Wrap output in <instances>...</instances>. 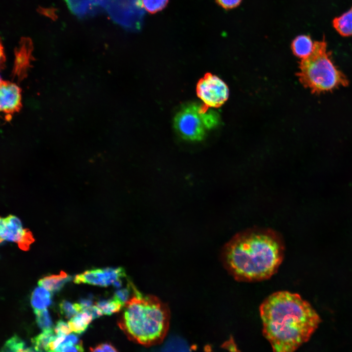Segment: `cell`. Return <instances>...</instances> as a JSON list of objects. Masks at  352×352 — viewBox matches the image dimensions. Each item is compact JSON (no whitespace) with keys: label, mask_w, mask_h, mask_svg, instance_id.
<instances>
[{"label":"cell","mask_w":352,"mask_h":352,"mask_svg":"<svg viewBox=\"0 0 352 352\" xmlns=\"http://www.w3.org/2000/svg\"><path fill=\"white\" fill-rule=\"evenodd\" d=\"M260 313L263 335L274 352H294L309 340L321 321L309 303L287 291L267 297Z\"/></svg>","instance_id":"cell-1"},{"label":"cell","mask_w":352,"mask_h":352,"mask_svg":"<svg viewBox=\"0 0 352 352\" xmlns=\"http://www.w3.org/2000/svg\"><path fill=\"white\" fill-rule=\"evenodd\" d=\"M284 245L280 236L267 228L241 232L224 246L223 258L227 270L237 280L260 281L270 278L282 263Z\"/></svg>","instance_id":"cell-2"},{"label":"cell","mask_w":352,"mask_h":352,"mask_svg":"<svg viewBox=\"0 0 352 352\" xmlns=\"http://www.w3.org/2000/svg\"><path fill=\"white\" fill-rule=\"evenodd\" d=\"M168 305L157 297L143 295L135 288L124 304L117 324L128 338L150 347L161 343L169 327Z\"/></svg>","instance_id":"cell-3"},{"label":"cell","mask_w":352,"mask_h":352,"mask_svg":"<svg viewBox=\"0 0 352 352\" xmlns=\"http://www.w3.org/2000/svg\"><path fill=\"white\" fill-rule=\"evenodd\" d=\"M327 46L324 39L314 42L311 54L300 63L297 73L299 80L314 94L331 91L349 84L346 77L332 62Z\"/></svg>","instance_id":"cell-4"},{"label":"cell","mask_w":352,"mask_h":352,"mask_svg":"<svg viewBox=\"0 0 352 352\" xmlns=\"http://www.w3.org/2000/svg\"><path fill=\"white\" fill-rule=\"evenodd\" d=\"M219 123L217 113L209 110L204 105L196 103L184 106L174 120L177 131L184 138L191 141L202 140L207 132L217 127Z\"/></svg>","instance_id":"cell-5"},{"label":"cell","mask_w":352,"mask_h":352,"mask_svg":"<svg viewBox=\"0 0 352 352\" xmlns=\"http://www.w3.org/2000/svg\"><path fill=\"white\" fill-rule=\"evenodd\" d=\"M197 93L206 107L219 108L228 99L229 89L220 78L207 73L198 83Z\"/></svg>","instance_id":"cell-6"},{"label":"cell","mask_w":352,"mask_h":352,"mask_svg":"<svg viewBox=\"0 0 352 352\" xmlns=\"http://www.w3.org/2000/svg\"><path fill=\"white\" fill-rule=\"evenodd\" d=\"M125 276L124 270L121 267L97 268L76 275L74 282L77 284L84 283L101 286L110 285L117 286L120 279Z\"/></svg>","instance_id":"cell-7"},{"label":"cell","mask_w":352,"mask_h":352,"mask_svg":"<svg viewBox=\"0 0 352 352\" xmlns=\"http://www.w3.org/2000/svg\"><path fill=\"white\" fill-rule=\"evenodd\" d=\"M30 231L22 227L20 219L14 215L0 219V242L7 241L19 243Z\"/></svg>","instance_id":"cell-8"},{"label":"cell","mask_w":352,"mask_h":352,"mask_svg":"<svg viewBox=\"0 0 352 352\" xmlns=\"http://www.w3.org/2000/svg\"><path fill=\"white\" fill-rule=\"evenodd\" d=\"M21 93L19 87L15 84L3 82L0 87V108L5 113L16 111L21 103Z\"/></svg>","instance_id":"cell-9"},{"label":"cell","mask_w":352,"mask_h":352,"mask_svg":"<svg viewBox=\"0 0 352 352\" xmlns=\"http://www.w3.org/2000/svg\"><path fill=\"white\" fill-rule=\"evenodd\" d=\"M314 45L308 35H301L297 36L292 41L291 49L293 54L303 59L309 56L312 53Z\"/></svg>","instance_id":"cell-10"},{"label":"cell","mask_w":352,"mask_h":352,"mask_svg":"<svg viewBox=\"0 0 352 352\" xmlns=\"http://www.w3.org/2000/svg\"><path fill=\"white\" fill-rule=\"evenodd\" d=\"M70 280V277L66 272L61 271L58 275H50L39 280V286L44 287L49 291L60 290L64 285Z\"/></svg>","instance_id":"cell-11"},{"label":"cell","mask_w":352,"mask_h":352,"mask_svg":"<svg viewBox=\"0 0 352 352\" xmlns=\"http://www.w3.org/2000/svg\"><path fill=\"white\" fill-rule=\"evenodd\" d=\"M52 302L50 291L44 287L39 286L32 292L31 304L34 309L46 308Z\"/></svg>","instance_id":"cell-12"},{"label":"cell","mask_w":352,"mask_h":352,"mask_svg":"<svg viewBox=\"0 0 352 352\" xmlns=\"http://www.w3.org/2000/svg\"><path fill=\"white\" fill-rule=\"evenodd\" d=\"M332 24L340 35L344 37L352 36V7L340 16L334 18Z\"/></svg>","instance_id":"cell-13"},{"label":"cell","mask_w":352,"mask_h":352,"mask_svg":"<svg viewBox=\"0 0 352 352\" xmlns=\"http://www.w3.org/2000/svg\"><path fill=\"white\" fill-rule=\"evenodd\" d=\"M92 320L93 318L89 313L83 311L71 318L68 324L72 332L80 334L86 330Z\"/></svg>","instance_id":"cell-14"},{"label":"cell","mask_w":352,"mask_h":352,"mask_svg":"<svg viewBox=\"0 0 352 352\" xmlns=\"http://www.w3.org/2000/svg\"><path fill=\"white\" fill-rule=\"evenodd\" d=\"M55 335L52 329L43 330L42 333L32 338L33 348L36 351L47 352L48 345Z\"/></svg>","instance_id":"cell-15"},{"label":"cell","mask_w":352,"mask_h":352,"mask_svg":"<svg viewBox=\"0 0 352 352\" xmlns=\"http://www.w3.org/2000/svg\"><path fill=\"white\" fill-rule=\"evenodd\" d=\"M124 304L115 296L108 300H102L96 303L97 306L104 314L110 315L119 311L123 308Z\"/></svg>","instance_id":"cell-16"},{"label":"cell","mask_w":352,"mask_h":352,"mask_svg":"<svg viewBox=\"0 0 352 352\" xmlns=\"http://www.w3.org/2000/svg\"><path fill=\"white\" fill-rule=\"evenodd\" d=\"M168 0H138L137 4L151 13L162 10L167 4Z\"/></svg>","instance_id":"cell-17"},{"label":"cell","mask_w":352,"mask_h":352,"mask_svg":"<svg viewBox=\"0 0 352 352\" xmlns=\"http://www.w3.org/2000/svg\"><path fill=\"white\" fill-rule=\"evenodd\" d=\"M61 314L66 318L73 317L76 314L83 311V308L79 303L71 304L68 301L63 300L59 304Z\"/></svg>","instance_id":"cell-18"},{"label":"cell","mask_w":352,"mask_h":352,"mask_svg":"<svg viewBox=\"0 0 352 352\" xmlns=\"http://www.w3.org/2000/svg\"><path fill=\"white\" fill-rule=\"evenodd\" d=\"M26 349L23 341L15 335L5 342L1 352H25Z\"/></svg>","instance_id":"cell-19"},{"label":"cell","mask_w":352,"mask_h":352,"mask_svg":"<svg viewBox=\"0 0 352 352\" xmlns=\"http://www.w3.org/2000/svg\"><path fill=\"white\" fill-rule=\"evenodd\" d=\"M36 322L39 327L43 330L52 329V322L48 310L34 309Z\"/></svg>","instance_id":"cell-20"},{"label":"cell","mask_w":352,"mask_h":352,"mask_svg":"<svg viewBox=\"0 0 352 352\" xmlns=\"http://www.w3.org/2000/svg\"><path fill=\"white\" fill-rule=\"evenodd\" d=\"M54 332L59 336L67 335L72 332L68 323L63 320H59L55 327Z\"/></svg>","instance_id":"cell-21"},{"label":"cell","mask_w":352,"mask_h":352,"mask_svg":"<svg viewBox=\"0 0 352 352\" xmlns=\"http://www.w3.org/2000/svg\"><path fill=\"white\" fill-rule=\"evenodd\" d=\"M90 352H118L116 349L108 343L99 344L94 348H90Z\"/></svg>","instance_id":"cell-22"},{"label":"cell","mask_w":352,"mask_h":352,"mask_svg":"<svg viewBox=\"0 0 352 352\" xmlns=\"http://www.w3.org/2000/svg\"><path fill=\"white\" fill-rule=\"evenodd\" d=\"M242 0H216L217 2L225 9H232L237 7Z\"/></svg>","instance_id":"cell-23"},{"label":"cell","mask_w":352,"mask_h":352,"mask_svg":"<svg viewBox=\"0 0 352 352\" xmlns=\"http://www.w3.org/2000/svg\"><path fill=\"white\" fill-rule=\"evenodd\" d=\"M47 352H55L49 351ZM57 352H84L82 342L81 341L77 344L70 345L63 348L60 351Z\"/></svg>","instance_id":"cell-24"},{"label":"cell","mask_w":352,"mask_h":352,"mask_svg":"<svg viewBox=\"0 0 352 352\" xmlns=\"http://www.w3.org/2000/svg\"><path fill=\"white\" fill-rule=\"evenodd\" d=\"M83 311L89 313L92 316L93 319L98 318L103 314L101 309L96 305L88 307Z\"/></svg>","instance_id":"cell-25"},{"label":"cell","mask_w":352,"mask_h":352,"mask_svg":"<svg viewBox=\"0 0 352 352\" xmlns=\"http://www.w3.org/2000/svg\"><path fill=\"white\" fill-rule=\"evenodd\" d=\"M79 304L83 308V311L86 308L91 306L92 301L90 298H82L80 300Z\"/></svg>","instance_id":"cell-26"}]
</instances>
